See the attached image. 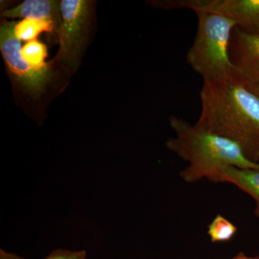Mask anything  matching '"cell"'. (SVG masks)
I'll return each instance as SVG.
<instances>
[{"label":"cell","mask_w":259,"mask_h":259,"mask_svg":"<svg viewBox=\"0 0 259 259\" xmlns=\"http://www.w3.org/2000/svg\"><path fill=\"white\" fill-rule=\"evenodd\" d=\"M202 110L194 125L236 143L250 161H259V97L238 73L204 81Z\"/></svg>","instance_id":"obj_1"},{"label":"cell","mask_w":259,"mask_h":259,"mask_svg":"<svg viewBox=\"0 0 259 259\" xmlns=\"http://www.w3.org/2000/svg\"><path fill=\"white\" fill-rule=\"evenodd\" d=\"M169 121L175 137L166 141V147L189 163L180 174L187 183L211 181L223 166L259 170V163L248 159L236 143L177 116H171Z\"/></svg>","instance_id":"obj_2"},{"label":"cell","mask_w":259,"mask_h":259,"mask_svg":"<svg viewBox=\"0 0 259 259\" xmlns=\"http://www.w3.org/2000/svg\"><path fill=\"white\" fill-rule=\"evenodd\" d=\"M197 31L187 61L204 81L228 79L238 71L232 61L231 44L236 23L231 19L209 12L196 11Z\"/></svg>","instance_id":"obj_3"},{"label":"cell","mask_w":259,"mask_h":259,"mask_svg":"<svg viewBox=\"0 0 259 259\" xmlns=\"http://www.w3.org/2000/svg\"><path fill=\"white\" fill-rule=\"evenodd\" d=\"M14 22L5 23L0 28V48L5 63L22 88L32 96H38L51 79L49 68L37 69L24 60L21 42L15 35Z\"/></svg>","instance_id":"obj_4"},{"label":"cell","mask_w":259,"mask_h":259,"mask_svg":"<svg viewBox=\"0 0 259 259\" xmlns=\"http://www.w3.org/2000/svg\"><path fill=\"white\" fill-rule=\"evenodd\" d=\"M166 5L169 9L185 8L221 15L243 31L259 34V0H175Z\"/></svg>","instance_id":"obj_5"},{"label":"cell","mask_w":259,"mask_h":259,"mask_svg":"<svg viewBox=\"0 0 259 259\" xmlns=\"http://www.w3.org/2000/svg\"><path fill=\"white\" fill-rule=\"evenodd\" d=\"M90 5V2L86 0H62L61 2L59 57L65 63L73 64L77 60L86 32Z\"/></svg>","instance_id":"obj_6"},{"label":"cell","mask_w":259,"mask_h":259,"mask_svg":"<svg viewBox=\"0 0 259 259\" xmlns=\"http://www.w3.org/2000/svg\"><path fill=\"white\" fill-rule=\"evenodd\" d=\"M230 53L243 79L259 85V34L248 33L236 28L232 36Z\"/></svg>","instance_id":"obj_7"},{"label":"cell","mask_w":259,"mask_h":259,"mask_svg":"<svg viewBox=\"0 0 259 259\" xmlns=\"http://www.w3.org/2000/svg\"><path fill=\"white\" fill-rule=\"evenodd\" d=\"M213 183H229L243 191L255 200V214L259 218V170L227 166L219 171L210 181Z\"/></svg>","instance_id":"obj_8"},{"label":"cell","mask_w":259,"mask_h":259,"mask_svg":"<svg viewBox=\"0 0 259 259\" xmlns=\"http://www.w3.org/2000/svg\"><path fill=\"white\" fill-rule=\"evenodd\" d=\"M7 18H25L61 21V3L54 0H26L13 9L5 10Z\"/></svg>","instance_id":"obj_9"},{"label":"cell","mask_w":259,"mask_h":259,"mask_svg":"<svg viewBox=\"0 0 259 259\" xmlns=\"http://www.w3.org/2000/svg\"><path fill=\"white\" fill-rule=\"evenodd\" d=\"M54 23L51 20L25 19L15 24V35L19 40H35L40 32L52 31Z\"/></svg>","instance_id":"obj_10"},{"label":"cell","mask_w":259,"mask_h":259,"mask_svg":"<svg viewBox=\"0 0 259 259\" xmlns=\"http://www.w3.org/2000/svg\"><path fill=\"white\" fill-rule=\"evenodd\" d=\"M238 228L231 221L217 214L207 226V235L212 243H225L236 236Z\"/></svg>","instance_id":"obj_11"},{"label":"cell","mask_w":259,"mask_h":259,"mask_svg":"<svg viewBox=\"0 0 259 259\" xmlns=\"http://www.w3.org/2000/svg\"><path fill=\"white\" fill-rule=\"evenodd\" d=\"M21 55L24 60L34 67L37 69L49 67L45 63L47 56V47L35 39L28 41L22 48Z\"/></svg>","instance_id":"obj_12"},{"label":"cell","mask_w":259,"mask_h":259,"mask_svg":"<svg viewBox=\"0 0 259 259\" xmlns=\"http://www.w3.org/2000/svg\"><path fill=\"white\" fill-rule=\"evenodd\" d=\"M85 250L73 251L66 249H57L51 252L50 254L44 259H86Z\"/></svg>","instance_id":"obj_13"},{"label":"cell","mask_w":259,"mask_h":259,"mask_svg":"<svg viewBox=\"0 0 259 259\" xmlns=\"http://www.w3.org/2000/svg\"><path fill=\"white\" fill-rule=\"evenodd\" d=\"M0 259H26L22 258L19 255L15 254V253H9V252L5 251V250L0 249Z\"/></svg>","instance_id":"obj_14"},{"label":"cell","mask_w":259,"mask_h":259,"mask_svg":"<svg viewBox=\"0 0 259 259\" xmlns=\"http://www.w3.org/2000/svg\"><path fill=\"white\" fill-rule=\"evenodd\" d=\"M228 259H259V257L249 256V255H245L243 252H241V253H238V254L235 255V256Z\"/></svg>","instance_id":"obj_15"},{"label":"cell","mask_w":259,"mask_h":259,"mask_svg":"<svg viewBox=\"0 0 259 259\" xmlns=\"http://www.w3.org/2000/svg\"><path fill=\"white\" fill-rule=\"evenodd\" d=\"M246 82V81H245ZM248 86L259 97V85L254 84V83H250L246 82Z\"/></svg>","instance_id":"obj_16"}]
</instances>
